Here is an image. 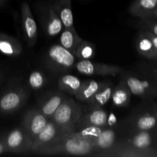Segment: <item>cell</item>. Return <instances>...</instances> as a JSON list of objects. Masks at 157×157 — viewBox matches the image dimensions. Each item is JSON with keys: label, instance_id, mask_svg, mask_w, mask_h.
Returning a JSON list of instances; mask_svg holds the SVG:
<instances>
[{"label": "cell", "instance_id": "17", "mask_svg": "<svg viewBox=\"0 0 157 157\" xmlns=\"http://www.w3.org/2000/svg\"><path fill=\"white\" fill-rule=\"evenodd\" d=\"M135 44L140 55L157 64V52L153 41L145 30L139 29V32L136 34Z\"/></svg>", "mask_w": 157, "mask_h": 157}, {"label": "cell", "instance_id": "27", "mask_svg": "<svg viewBox=\"0 0 157 157\" xmlns=\"http://www.w3.org/2000/svg\"><path fill=\"white\" fill-rule=\"evenodd\" d=\"M47 78L43 72L38 70L32 71L28 78V84L34 90H38L43 88L47 84Z\"/></svg>", "mask_w": 157, "mask_h": 157}, {"label": "cell", "instance_id": "23", "mask_svg": "<svg viewBox=\"0 0 157 157\" xmlns=\"http://www.w3.org/2000/svg\"><path fill=\"white\" fill-rule=\"evenodd\" d=\"M83 81L78 77L69 74H62L58 79V90L74 96L81 87Z\"/></svg>", "mask_w": 157, "mask_h": 157}, {"label": "cell", "instance_id": "34", "mask_svg": "<svg viewBox=\"0 0 157 157\" xmlns=\"http://www.w3.org/2000/svg\"><path fill=\"white\" fill-rule=\"evenodd\" d=\"M5 2H6V0H0V6L4 4Z\"/></svg>", "mask_w": 157, "mask_h": 157}, {"label": "cell", "instance_id": "8", "mask_svg": "<svg viewBox=\"0 0 157 157\" xmlns=\"http://www.w3.org/2000/svg\"><path fill=\"white\" fill-rule=\"evenodd\" d=\"M29 92L26 87L17 85L5 92L0 98V111L13 113L25 104Z\"/></svg>", "mask_w": 157, "mask_h": 157}, {"label": "cell", "instance_id": "29", "mask_svg": "<svg viewBox=\"0 0 157 157\" xmlns=\"http://www.w3.org/2000/svg\"><path fill=\"white\" fill-rule=\"evenodd\" d=\"M140 66H141V67H144V69L150 72L153 76H155L157 78V64L156 63L153 62V61H152L151 63H149V64H140Z\"/></svg>", "mask_w": 157, "mask_h": 157}, {"label": "cell", "instance_id": "25", "mask_svg": "<svg viewBox=\"0 0 157 157\" xmlns=\"http://www.w3.org/2000/svg\"><path fill=\"white\" fill-rule=\"evenodd\" d=\"M82 39L83 38H81L77 33L75 29L64 28L60 33L59 44L64 48L73 53L78 44Z\"/></svg>", "mask_w": 157, "mask_h": 157}, {"label": "cell", "instance_id": "30", "mask_svg": "<svg viewBox=\"0 0 157 157\" xmlns=\"http://www.w3.org/2000/svg\"><path fill=\"white\" fill-rule=\"evenodd\" d=\"M145 31H146V32H147V35H149V37H150V38L151 41H153V45H154L155 48H156V52H157V37L155 36V35H153V34H152V33H150V32H148V31H147V30H145Z\"/></svg>", "mask_w": 157, "mask_h": 157}, {"label": "cell", "instance_id": "18", "mask_svg": "<svg viewBox=\"0 0 157 157\" xmlns=\"http://www.w3.org/2000/svg\"><path fill=\"white\" fill-rule=\"evenodd\" d=\"M50 2L59 16L64 28L75 29L72 0H50Z\"/></svg>", "mask_w": 157, "mask_h": 157}, {"label": "cell", "instance_id": "2", "mask_svg": "<svg viewBox=\"0 0 157 157\" xmlns=\"http://www.w3.org/2000/svg\"><path fill=\"white\" fill-rule=\"evenodd\" d=\"M39 155L94 156L92 143L77 130L67 132L49 147L37 151Z\"/></svg>", "mask_w": 157, "mask_h": 157}, {"label": "cell", "instance_id": "14", "mask_svg": "<svg viewBox=\"0 0 157 157\" xmlns=\"http://www.w3.org/2000/svg\"><path fill=\"white\" fill-rule=\"evenodd\" d=\"M9 152L15 153H23L31 152L32 139L21 127L12 130L5 139Z\"/></svg>", "mask_w": 157, "mask_h": 157}, {"label": "cell", "instance_id": "19", "mask_svg": "<svg viewBox=\"0 0 157 157\" xmlns=\"http://www.w3.org/2000/svg\"><path fill=\"white\" fill-rule=\"evenodd\" d=\"M156 7L157 0H133L127 12L136 18H147Z\"/></svg>", "mask_w": 157, "mask_h": 157}, {"label": "cell", "instance_id": "22", "mask_svg": "<svg viewBox=\"0 0 157 157\" xmlns=\"http://www.w3.org/2000/svg\"><path fill=\"white\" fill-rule=\"evenodd\" d=\"M113 83L107 81L106 84L103 86L86 104L87 105V110L91 109L103 108L104 105L108 102L111 98L112 91L113 89Z\"/></svg>", "mask_w": 157, "mask_h": 157}, {"label": "cell", "instance_id": "35", "mask_svg": "<svg viewBox=\"0 0 157 157\" xmlns=\"http://www.w3.org/2000/svg\"><path fill=\"white\" fill-rule=\"evenodd\" d=\"M81 1H88V0H81Z\"/></svg>", "mask_w": 157, "mask_h": 157}, {"label": "cell", "instance_id": "4", "mask_svg": "<svg viewBox=\"0 0 157 157\" xmlns=\"http://www.w3.org/2000/svg\"><path fill=\"white\" fill-rule=\"evenodd\" d=\"M121 81L129 87L132 95L143 100L157 98V78L139 66L137 71H125L121 74Z\"/></svg>", "mask_w": 157, "mask_h": 157}, {"label": "cell", "instance_id": "3", "mask_svg": "<svg viewBox=\"0 0 157 157\" xmlns=\"http://www.w3.org/2000/svg\"><path fill=\"white\" fill-rule=\"evenodd\" d=\"M157 124V103L153 100H144L135 107L121 124L122 133L151 131Z\"/></svg>", "mask_w": 157, "mask_h": 157}, {"label": "cell", "instance_id": "11", "mask_svg": "<svg viewBox=\"0 0 157 157\" xmlns=\"http://www.w3.org/2000/svg\"><path fill=\"white\" fill-rule=\"evenodd\" d=\"M49 119L37 107H32L25 113L21 120V128L32 140L45 127Z\"/></svg>", "mask_w": 157, "mask_h": 157}, {"label": "cell", "instance_id": "33", "mask_svg": "<svg viewBox=\"0 0 157 157\" xmlns=\"http://www.w3.org/2000/svg\"><path fill=\"white\" fill-rule=\"evenodd\" d=\"M151 131H152V133H153V136H154L155 139H156V140L157 141V124H156V127H155L154 128L151 130Z\"/></svg>", "mask_w": 157, "mask_h": 157}, {"label": "cell", "instance_id": "32", "mask_svg": "<svg viewBox=\"0 0 157 157\" xmlns=\"http://www.w3.org/2000/svg\"><path fill=\"white\" fill-rule=\"evenodd\" d=\"M156 18L157 19V7H156V9H155V10L153 11L151 14H150V15L149 16V18Z\"/></svg>", "mask_w": 157, "mask_h": 157}, {"label": "cell", "instance_id": "12", "mask_svg": "<svg viewBox=\"0 0 157 157\" xmlns=\"http://www.w3.org/2000/svg\"><path fill=\"white\" fill-rule=\"evenodd\" d=\"M21 21L23 37L27 45L30 48L33 47L38 40V25L30 6L26 2L21 5Z\"/></svg>", "mask_w": 157, "mask_h": 157}, {"label": "cell", "instance_id": "1", "mask_svg": "<svg viewBox=\"0 0 157 157\" xmlns=\"http://www.w3.org/2000/svg\"><path fill=\"white\" fill-rule=\"evenodd\" d=\"M104 157H152L157 156V141L152 131L122 133L112 150Z\"/></svg>", "mask_w": 157, "mask_h": 157}, {"label": "cell", "instance_id": "13", "mask_svg": "<svg viewBox=\"0 0 157 157\" xmlns=\"http://www.w3.org/2000/svg\"><path fill=\"white\" fill-rule=\"evenodd\" d=\"M118 133L113 127L101 129L92 140L94 153V156H103L115 147L117 143Z\"/></svg>", "mask_w": 157, "mask_h": 157}, {"label": "cell", "instance_id": "24", "mask_svg": "<svg viewBox=\"0 0 157 157\" xmlns=\"http://www.w3.org/2000/svg\"><path fill=\"white\" fill-rule=\"evenodd\" d=\"M0 52L8 56L16 57L21 55L22 46L18 40L12 36L0 35Z\"/></svg>", "mask_w": 157, "mask_h": 157}, {"label": "cell", "instance_id": "20", "mask_svg": "<svg viewBox=\"0 0 157 157\" xmlns=\"http://www.w3.org/2000/svg\"><path fill=\"white\" fill-rule=\"evenodd\" d=\"M107 82V81H98L95 80L83 81L81 87L74 97L80 102L87 103Z\"/></svg>", "mask_w": 157, "mask_h": 157}, {"label": "cell", "instance_id": "31", "mask_svg": "<svg viewBox=\"0 0 157 157\" xmlns=\"http://www.w3.org/2000/svg\"><path fill=\"white\" fill-rule=\"evenodd\" d=\"M6 151H8V150L4 140L3 141H0V154H2V153H5Z\"/></svg>", "mask_w": 157, "mask_h": 157}, {"label": "cell", "instance_id": "7", "mask_svg": "<svg viewBox=\"0 0 157 157\" xmlns=\"http://www.w3.org/2000/svg\"><path fill=\"white\" fill-rule=\"evenodd\" d=\"M36 12L40 25L48 37L52 38L60 35L64 26L50 1L38 2Z\"/></svg>", "mask_w": 157, "mask_h": 157}, {"label": "cell", "instance_id": "5", "mask_svg": "<svg viewBox=\"0 0 157 157\" xmlns=\"http://www.w3.org/2000/svg\"><path fill=\"white\" fill-rule=\"evenodd\" d=\"M76 57L60 44H54L44 56V62L48 69L56 74H65L75 67Z\"/></svg>", "mask_w": 157, "mask_h": 157}, {"label": "cell", "instance_id": "21", "mask_svg": "<svg viewBox=\"0 0 157 157\" xmlns=\"http://www.w3.org/2000/svg\"><path fill=\"white\" fill-rule=\"evenodd\" d=\"M131 97L132 94L129 87L124 81H121L116 87H113L110 100L113 107L124 108L129 106Z\"/></svg>", "mask_w": 157, "mask_h": 157}, {"label": "cell", "instance_id": "6", "mask_svg": "<svg viewBox=\"0 0 157 157\" xmlns=\"http://www.w3.org/2000/svg\"><path fill=\"white\" fill-rule=\"evenodd\" d=\"M82 113V109L79 104L73 98L67 96L49 120L53 121L62 128L75 130Z\"/></svg>", "mask_w": 157, "mask_h": 157}, {"label": "cell", "instance_id": "16", "mask_svg": "<svg viewBox=\"0 0 157 157\" xmlns=\"http://www.w3.org/2000/svg\"><path fill=\"white\" fill-rule=\"evenodd\" d=\"M67 94L60 90L46 92L38 101V108L50 119Z\"/></svg>", "mask_w": 157, "mask_h": 157}, {"label": "cell", "instance_id": "26", "mask_svg": "<svg viewBox=\"0 0 157 157\" xmlns=\"http://www.w3.org/2000/svg\"><path fill=\"white\" fill-rule=\"evenodd\" d=\"M96 48L92 42L82 39L78 44L73 54L78 60H90L95 55Z\"/></svg>", "mask_w": 157, "mask_h": 157}, {"label": "cell", "instance_id": "10", "mask_svg": "<svg viewBox=\"0 0 157 157\" xmlns=\"http://www.w3.org/2000/svg\"><path fill=\"white\" fill-rule=\"evenodd\" d=\"M70 131L73 130L62 128L55 124L53 121L49 120L45 127L32 140L31 152L35 153L41 149L49 147L56 142L63 134Z\"/></svg>", "mask_w": 157, "mask_h": 157}, {"label": "cell", "instance_id": "9", "mask_svg": "<svg viewBox=\"0 0 157 157\" xmlns=\"http://www.w3.org/2000/svg\"><path fill=\"white\" fill-rule=\"evenodd\" d=\"M74 68L78 73L87 76H116L124 71L118 65L93 62L91 60H78Z\"/></svg>", "mask_w": 157, "mask_h": 157}, {"label": "cell", "instance_id": "15", "mask_svg": "<svg viewBox=\"0 0 157 157\" xmlns=\"http://www.w3.org/2000/svg\"><path fill=\"white\" fill-rule=\"evenodd\" d=\"M82 113L75 130L86 128H105L107 127L108 114L103 108L87 110Z\"/></svg>", "mask_w": 157, "mask_h": 157}, {"label": "cell", "instance_id": "28", "mask_svg": "<svg viewBox=\"0 0 157 157\" xmlns=\"http://www.w3.org/2000/svg\"><path fill=\"white\" fill-rule=\"evenodd\" d=\"M138 29H144L157 37V19L156 18H140L135 24Z\"/></svg>", "mask_w": 157, "mask_h": 157}]
</instances>
